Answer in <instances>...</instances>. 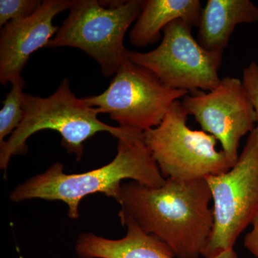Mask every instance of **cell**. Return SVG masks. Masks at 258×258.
<instances>
[{
	"mask_svg": "<svg viewBox=\"0 0 258 258\" xmlns=\"http://www.w3.org/2000/svg\"><path fill=\"white\" fill-rule=\"evenodd\" d=\"M212 200L205 179H166L159 187L130 181L120 188L118 217L163 241L175 257L199 258L213 228Z\"/></svg>",
	"mask_w": 258,
	"mask_h": 258,
	"instance_id": "obj_1",
	"label": "cell"
},
{
	"mask_svg": "<svg viewBox=\"0 0 258 258\" xmlns=\"http://www.w3.org/2000/svg\"><path fill=\"white\" fill-rule=\"evenodd\" d=\"M63 170L61 163L52 164L19 184L10 194V200L62 201L69 206L70 218L76 220L80 203L88 195L103 194L117 202L123 180L150 187H159L166 181L144 144L143 133L118 139L116 155L106 165L81 174H64Z\"/></svg>",
	"mask_w": 258,
	"mask_h": 258,
	"instance_id": "obj_2",
	"label": "cell"
},
{
	"mask_svg": "<svg viewBox=\"0 0 258 258\" xmlns=\"http://www.w3.org/2000/svg\"><path fill=\"white\" fill-rule=\"evenodd\" d=\"M24 116L9 139L0 144V168L6 171L11 158L28 152L27 142L42 130H53L61 136V145L76 160L82 159L85 142L98 132H108L118 139L142 133L112 126L98 119L95 108L88 106L75 96L69 80L64 79L55 93L47 98L24 94Z\"/></svg>",
	"mask_w": 258,
	"mask_h": 258,
	"instance_id": "obj_3",
	"label": "cell"
},
{
	"mask_svg": "<svg viewBox=\"0 0 258 258\" xmlns=\"http://www.w3.org/2000/svg\"><path fill=\"white\" fill-rule=\"evenodd\" d=\"M71 0L69 14L47 48L72 47L80 49L99 64L108 78L128 60L123 40L127 30L137 20L143 0L106 2Z\"/></svg>",
	"mask_w": 258,
	"mask_h": 258,
	"instance_id": "obj_4",
	"label": "cell"
},
{
	"mask_svg": "<svg viewBox=\"0 0 258 258\" xmlns=\"http://www.w3.org/2000/svg\"><path fill=\"white\" fill-rule=\"evenodd\" d=\"M188 113L180 100L173 103L160 124L143 132V139L164 179L191 181L230 170L233 164L218 141L186 124Z\"/></svg>",
	"mask_w": 258,
	"mask_h": 258,
	"instance_id": "obj_5",
	"label": "cell"
},
{
	"mask_svg": "<svg viewBox=\"0 0 258 258\" xmlns=\"http://www.w3.org/2000/svg\"><path fill=\"white\" fill-rule=\"evenodd\" d=\"M213 202L214 225L203 254L214 258L234 249L239 236L258 216V132L254 128L235 165L207 177Z\"/></svg>",
	"mask_w": 258,
	"mask_h": 258,
	"instance_id": "obj_6",
	"label": "cell"
},
{
	"mask_svg": "<svg viewBox=\"0 0 258 258\" xmlns=\"http://www.w3.org/2000/svg\"><path fill=\"white\" fill-rule=\"evenodd\" d=\"M188 94L167 87L150 71L128 60L104 92L82 101L109 114L120 128L143 133L160 124L173 103Z\"/></svg>",
	"mask_w": 258,
	"mask_h": 258,
	"instance_id": "obj_7",
	"label": "cell"
},
{
	"mask_svg": "<svg viewBox=\"0 0 258 258\" xmlns=\"http://www.w3.org/2000/svg\"><path fill=\"white\" fill-rule=\"evenodd\" d=\"M192 27L176 20L164 29L157 48L147 52H128V60L152 72L163 84L190 94L210 91L218 86L223 53L210 52L191 34Z\"/></svg>",
	"mask_w": 258,
	"mask_h": 258,
	"instance_id": "obj_8",
	"label": "cell"
},
{
	"mask_svg": "<svg viewBox=\"0 0 258 258\" xmlns=\"http://www.w3.org/2000/svg\"><path fill=\"white\" fill-rule=\"evenodd\" d=\"M181 102L203 131L220 142L222 150L235 165L241 139L257 125L253 103L242 81L225 76L212 91L189 93Z\"/></svg>",
	"mask_w": 258,
	"mask_h": 258,
	"instance_id": "obj_9",
	"label": "cell"
},
{
	"mask_svg": "<svg viewBox=\"0 0 258 258\" xmlns=\"http://www.w3.org/2000/svg\"><path fill=\"white\" fill-rule=\"evenodd\" d=\"M71 0H44L28 18L13 20L2 28L0 35V83L6 86L23 79L21 72L35 51L47 47L59 27L54 18L69 10Z\"/></svg>",
	"mask_w": 258,
	"mask_h": 258,
	"instance_id": "obj_10",
	"label": "cell"
},
{
	"mask_svg": "<svg viewBox=\"0 0 258 258\" xmlns=\"http://www.w3.org/2000/svg\"><path fill=\"white\" fill-rule=\"evenodd\" d=\"M126 235L110 240L91 233H81L76 241L80 258H174L170 247L155 236L148 234L132 222H127Z\"/></svg>",
	"mask_w": 258,
	"mask_h": 258,
	"instance_id": "obj_11",
	"label": "cell"
},
{
	"mask_svg": "<svg viewBox=\"0 0 258 258\" xmlns=\"http://www.w3.org/2000/svg\"><path fill=\"white\" fill-rule=\"evenodd\" d=\"M258 22V8L249 0H208L198 26L199 44L223 53L237 25Z\"/></svg>",
	"mask_w": 258,
	"mask_h": 258,
	"instance_id": "obj_12",
	"label": "cell"
},
{
	"mask_svg": "<svg viewBox=\"0 0 258 258\" xmlns=\"http://www.w3.org/2000/svg\"><path fill=\"white\" fill-rule=\"evenodd\" d=\"M203 10L200 0H146L129 34L131 44L144 47L156 43L161 32L176 20L198 28Z\"/></svg>",
	"mask_w": 258,
	"mask_h": 258,
	"instance_id": "obj_13",
	"label": "cell"
},
{
	"mask_svg": "<svg viewBox=\"0 0 258 258\" xmlns=\"http://www.w3.org/2000/svg\"><path fill=\"white\" fill-rule=\"evenodd\" d=\"M25 86L23 79L12 83L11 89L3 101V108L0 111V144L16 130L23 119Z\"/></svg>",
	"mask_w": 258,
	"mask_h": 258,
	"instance_id": "obj_14",
	"label": "cell"
},
{
	"mask_svg": "<svg viewBox=\"0 0 258 258\" xmlns=\"http://www.w3.org/2000/svg\"><path fill=\"white\" fill-rule=\"evenodd\" d=\"M40 0H0V26L11 20L28 18L41 6Z\"/></svg>",
	"mask_w": 258,
	"mask_h": 258,
	"instance_id": "obj_15",
	"label": "cell"
},
{
	"mask_svg": "<svg viewBox=\"0 0 258 258\" xmlns=\"http://www.w3.org/2000/svg\"><path fill=\"white\" fill-rule=\"evenodd\" d=\"M242 81L257 114L256 128L258 132V64L254 61H252L244 69Z\"/></svg>",
	"mask_w": 258,
	"mask_h": 258,
	"instance_id": "obj_16",
	"label": "cell"
},
{
	"mask_svg": "<svg viewBox=\"0 0 258 258\" xmlns=\"http://www.w3.org/2000/svg\"><path fill=\"white\" fill-rule=\"evenodd\" d=\"M252 225V230L244 236V246L249 253L258 258V216Z\"/></svg>",
	"mask_w": 258,
	"mask_h": 258,
	"instance_id": "obj_17",
	"label": "cell"
},
{
	"mask_svg": "<svg viewBox=\"0 0 258 258\" xmlns=\"http://www.w3.org/2000/svg\"><path fill=\"white\" fill-rule=\"evenodd\" d=\"M214 258H238L237 254L236 253L234 249H228V250L225 251Z\"/></svg>",
	"mask_w": 258,
	"mask_h": 258,
	"instance_id": "obj_18",
	"label": "cell"
}]
</instances>
